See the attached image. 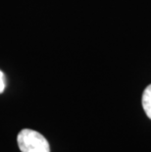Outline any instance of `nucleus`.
I'll return each mask as SVG.
<instances>
[{
    "label": "nucleus",
    "mask_w": 151,
    "mask_h": 152,
    "mask_svg": "<svg viewBox=\"0 0 151 152\" xmlns=\"http://www.w3.org/2000/svg\"><path fill=\"white\" fill-rule=\"evenodd\" d=\"M141 102H142V107L145 111V114L151 120V85L144 89Z\"/></svg>",
    "instance_id": "nucleus-2"
},
{
    "label": "nucleus",
    "mask_w": 151,
    "mask_h": 152,
    "mask_svg": "<svg viewBox=\"0 0 151 152\" xmlns=\"http://www.w3.org/2000/svg\"><path fill=\"white\" fill-rule=\"evenodd\" d=\"M19 148L22 152H50L49 143L39 132L25 129L17 137Z\"/></svg>",
    "instance_id": "nucleus-1"
},
{
    "label": "nucleus",
    "mask_w": 151,
    "mask_h": 152,
    "mask_svg": "<svg viewBox=\"0 0 151 152\" xmlns=\"http://www.w3.org/2000/svg\"><path fill=\"white\" fill-rule=\"evenodd\" d=\"M6 86V82H5V76L1 70H0V93L4 91Z\"/></svg>",
    "instance_id": "nucleus-3"
}]
</instances>
